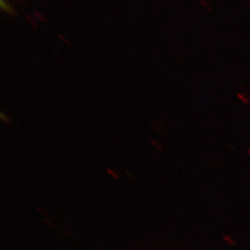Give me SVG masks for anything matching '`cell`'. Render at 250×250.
Segmentation results:
<instances>
[{
    "instance_id": "6da1fadb",
    "label": "cell",
    "mask_w": 250,
    "mask_h": 250,
    "mask_svg": "<svg viewBox=\"0 0 250 250\" xmlns=\"http://www.w3.org/2000/svg\"><path fill=\"white\" fill-rule=\"evenodd\" d=\"M0 4H1V7H2L5 11H7V12H12V10H11L12 8L10 7V6L8 5L7 3H6L5 1H4V0H1V3H0Z\"/></svg>"
},
{
    "instance_id": "7a4b0ae2",
    "label": "cell",
    "mask_w": 250,
    "mask_h": 250,
    "mask_svg": "<svg viewBox=\"0 0 250 250\" xmlns=\"http://www.w3.org/2000/svg\"><path fill=\"white\" fill-rule=\"evenodd\" d=\"M223 239H224L225 242H227L228 244H230V245H235V244H236L235 240L232 238V236H224Z\"/></svg>"
},
{
    "instance_id": "3957f363",
    "label": "cell",
    "mask_w": 250,
    "mask_h": 250,
    "mask_svg": "<svg viewBox=\"0 0 250 250\" xmlns=\"http://www.w3.org/2000/svg\"><path fill=\"white\" fill-rule=\"evenodd\" d=\"M249 154H250V151H249Z\"/></svg>"
}]
</instances>
